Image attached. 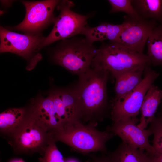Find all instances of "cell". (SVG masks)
Masks as SVG:
<instances>
[{"instance_id":"cell-1","label":"cell","mask_w":162,"mask_h":162,"mask_svg":"<svg viewBox=\"0 0 162 162\" xmlns=\"http://www.w3.org/2000/svg\"><path fill=\"white\" fill-rule=\"evenodd\" d=\"M110 73L108 70L91 68L78 75L74 87L81 121L84 123L96 126L110 113L107 91Z\"/></svg>"},{"instance_id":"cell-2","label":"cell","mask_w":162,"mask_h":162,"mask_svg":"<svg viewBox=\"0 0 162 162\" xmlns=\"http://www.w3.org/2000/svg\"><path fill=\"white\" fill-rule=\"evenodd\" d=\"M96 127L89 124H85L79 121L71 120L51 131V137L55 142H63L82 154L98 151L105 152L106 142L114 135L107 129L101 131Z\"/></svg>"},{"instance_id":"cell-3","label":"cell","mask_w":162,"mask_h":162,"mask_svg":"<svg viewBox=\"0 0 162 162\" xmlns=\"http://www.w3.org/2000/svg\"><path fill=\"white\" fill-rule=\"evenodd\" d=\"M151 63L147 55L133 52L115 42L103 44L98 50L91 68L108 70L115 78L133 69H146Z\"/></svg>"},{"instance_id":"cell-4","label":"cell","mask_w":162,"mask_h":162,"mask_svg":"<svg viewBox=\"0 0 162 162\" xmlns=\"http://www.w3.org/2000/svg\"><path fill=\"white\" fill-rule=\"evenodd\" d=\"M98 50L86 38L62 40L53 50L51 59L74 74L78 75L91 68Z\"/></svg>"},{"instance_id":"cell-5","label":"cell","mask_w":162,"mask_h":162,"mask_svg":"<svg viewBox=\"0 0 162 162\" xmlns=\"http://www.w3.org/2000/svg\"><path fill=\"white\" fill-rule=\"evenodd\" d=\"M22 128L8 141L17 154H32L38 153L43 156L52 141L51 131L32 111Z\"/></svg>"},{"instance_id":"cell-6","label":"cell","mask_w":162,"mask_h":162,"mask_svg":"<svg viewBox=\"0 0 162 162\" xmlns=\"http://www.w3.org/2000/svg\"><path fill=\"white\" fill-rule=\"evenodd\" d=\"M0 52H11L22 57L29 61L30 69L41 59L39 52L44 47L46 37L40 33L21 34L0 26Z\"/></svg>"},{"instance_id":"cell-7","label":"cell","mask_w":162,"mask_h":162,"mask_svg":"<svg viewBox=\"0 0 162 162\" xmlns=\"http://www.w3.org/2000/svg\"><path fill=\"white\" fill-rule=\"evenodd\" d=\"M73 2L68 0L60 1L57 5L60 11L59 15L55 18L53 28L46 37L44 46L59 40H64L78 34H82L88 26V15L79 14L73 11Z\"/></svg>"},{"instance_id":"cell-8","label":"cell","mask_w":162,"mask_h":162,"mask_svg":"<svg viewBox=\"0 0 162 162\" xmlns=\"http://www.w3.org/2000/svg\"><path fill=\"white\" fill-rule=\"evenodd\" d=\"M144 74L142 81L134 90L122 100L112 101L110 115L113 122L136 117L139 114L146 94L159 76L150 67L145 70Z\"/></svg>"},{"instance_id":"cell-9","label":"cell","mask_w":162,"mask_h":162,"mask_svg":"<svg viewBox=\"0 0 162 162\" xmlns=\"http://www.w3.org/2000/svg\"><path fill=\"white\" fill-rule=\"evenodd\" d=\"M60 1L44 0L39 1H22L26 9L25 17L20 23L10 29L34 35L40 32L55 19L53 12Z\"/></svg>"},{"instance_id":"cell-10","label":"cell","mask_w":162,"mask_h":162,"mask_svg":"<svg viewBox=\"0 0 162 162\" xmlns=\"http://www.w3.org/2000/svg\"><path fill=\"white\" fill-rule=\"evenodd\" d=\"M126 26L117 40L114 41L136 52L143 53L147 41L154 28L156 21L141 17H124Z\"/></svg>"},{"instance_id":"cell-11","label":"cell","mask_w":162,"mask_h":162,"mask_svg":"<svg viewBox=\"0 0 162 162\" xmlns=\"http://www.w3.org/2000/svg\"><path fill=\"white\" fill-rule=\"evenodd\" d=\"M139 119L136 117L126 118L116 122L106 129L113 135L120 137L123 142L133 147L146 151L149 154L155 153L148 140L152 134L149 129H143L136 124Z\"/></svg>"},{"instance_id":"cell-12","label":"cell","mask_w":162,"mask_h":162,"mask_svg":"<svg viewBox=\"0 0 162 162\" xmlns=\"http://www.w3.org/2000/svg\"><path fill=\"white\" fill-rule=\"evenodd\" d=\"M30 114V108H11L0 114V131L7 141L15 135L22 128Z\"/></svg>"},{"instance_id":"cell-13","label":"cell","mask_w":162,"mask_h":162,"mask_svg":"<svg viewBox=\"0 0 162 162\" xmlns=\"http://www.w3.org/2000/svg\"><path fill=\"white\" fill-rule=\"evenodd\" d=\"M146 69H132L115 77V95L112 100L117 101L123 99L136 88L142 80V75Z\"/></svg>"},{"instance_id":"cell-14","label":"cell","mask_w":162,"mask_h":162,"mask_svg":"<svg viewBox=\"0 0 162 162\" xmlns=\"http://www.w3.org/2000/svg\"><path fill=\"white\" fill-rule=\"evenodd\" d=\"M162 101V90L152 84L144 97L140 111L141 116L139 123L140 128L145 129L155 116L157 109Z\"/></svg>"},{"instance_id":"cell-15","label":"cell","mask_w":162,"mask_h":162,"mask_svg":"<svg viewBox=\"0 0 162 162\" xmlns=\"http://www.w3.org/2000/svg\"><path fill=\"white\" fill-rule=\"evenodd\" d=\"M126 24L124 21L120 24L114 25L104 22L94 27L88 26L82 34L85 35L86 38L92 43L105 40L114 42L118 38L126 26Z\"/></svg>"},{"instance_id":"cell-16","label":"cell","mask_w":162,"mask_h":162,"mask_svg":"<svg viewBox=\"0 0 162 162\" xmlns=\"http://www.w3.org/2000/svg\"><path fill=\"white\" fill-rule=\"evenodd\" d=\"M109 155L113 162H150L149 155L146 152L123 142Z\"/></svg>"},{"instance_id":"cell-17","label":"cell","mask_w":162,"mask_h":162,"mask_svg":"<svg viewBox=\"0 0 162 162\" xmlns=\"http://www.w3.org/2000/svg\"><path fill=\"white\" fill-rule=\"evenodd\" d=\"M132 4L139 16L162 23V0H133Z\"/></svg>"},{"instance_id":"cell-18","label":"cell","mask_w":162,"mask_h":162,"mask_svg":"<svg viewBox=\"0 0 162 162\" xmlns=\"http://www.w3.org/2000/svg\"><path fill=\"white\" fill-rule=\"evenodd\" d=\"M147 55L151 64L162 67V23L156 26L146 42Z\"/></svg>"},{"instance_id":"cell-19","label":"cell","mask_w":162,"mask_h":162,"mask_svg":"<svg viewBox=\"0 0 162 162\" xmlns=\"http://www.w3.org/2000/svg\"><path fill=\"white\" fill-rule=\"evenodd\" d=\"M49 94L53 101L58 117L62 125L73 120L62 100L60 88L52 90Z\"/></svg>"},{"instance_id":"cell-20","label":"cell","mask_w":162,"mask_h":162,"mask_svg":"<svg viewBox=\"0 0 162 162\" xmlns=\"http://www.w3.org/2000/svg\"><path fill=\"white\" fill-rule=\"evenodd\" d=\"M150 124L148 129L153 135L152 145L155 153H162V111Z\"/></svg>"},{"instance_id":"cell-21","label":"cell","mask_w":162,"mask_h":162,"mask_svg":"<svg viewBox=\"0 0 162 162\" xmlns=\"http://www.w3.org/2000/svg\"><path fill=\"white\" fill-rule=\"evenodd\" d=\"M108 1L111 7L110 13L122 12L126 14L127 16L131 18L141 17L134 8L131 0H109Z\"/></svg>"},{"instance_id":"cell-22","label":"cell","mask_w":162,"mask_h":162,"mask_svg":"<svg viewBox=\"0 0 162 162\" xmlns=\"http://www.w3.org/2000/svg\"><path fill=\"white\" fill-rule=\"evenodd\" d=\"M56 142L53 140L50 142L44 155L39 158L38 162H65Z\"/></svg>"},{"instance_id":"cell-23","label":"cell","mask_w":162,"mask_h":162,"mask_svg":"<svg viewBox=\"0 0 162 162\" xmlns=\"http://www.w3.org/2000/svg\"><path fill=\"white\" fill-rule=\"evenodd\" d=\"M90 162H113L109 156L104 155L92 158Z\"/></svg>"},{"instance_id":"cell-24","label":"cell","mask_w":162,"mask_h":162,"mask_svg":"<svg viewBox=\"0 0 162 162\" xmlns=\"http://www.w3.org/2000/svg\"><path fill=\"white\" fill-rule=\"evenodd\" d=\"M149 155L150 162H162V153H155Z\"/></svg>"},{"instance_id":"cell-25","label":"cell","mask_w":162,"mask_h":162,"mask_svg":"<svg viewBox=\"0 0 162 162\" xmlns=\"http://www.w3.org/2000/svg\"><path fill=\"white\" fill-rule=\"evenodd\" d=\"M65 162H79L76 159L74 158H70L65 160Z\"/></svg>"},{"instance_id":"cell-26","label":"cell","mask_w":162,"mask_h":162,"mask_svg":"<svg viewBox=\"0 0 162 162\" xmlns=\"http://www.w3.org/2000/svg\"><path fill=\"white\" fill-rule=\"evenodd\" d=\"M10 162H25L22 159H13Z\"/></svg>"},{"instance_id":"cell-27","label":"cell","mask_w":162,"mask_h":162,"mask_svg":"<svg viewBox=\"0 0 162 162\" xmlns=\"http://www.w3.org/2000/svg\"></svg>"}]
</instances>
